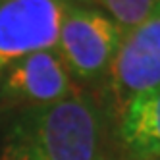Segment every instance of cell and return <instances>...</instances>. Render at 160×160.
I'll use <instances>...</instances> for the list:
<instances>
[{
    "instance_id": "obj_7",
    "label": "cell",
    "mask_w": 160,
    "mask_h": 160,
    "mask_svg": "<svg viewBox=\"0 0 160 160\" xmlns=\"http://www.w3.org/2000/svg\"><path fill=\"white\" fill-rule=\"evenodd\" d=\"M91 2L104 8L110 14L108 18L122 29V33H128L156 14L160 0H91Z\"/></svg>"
},
{
    "instance_id": "obj_8",
    "label": "cell",
    "mask_w": 160,
    "mask_h": 160,
    "mask_svg": "<svg viewBox=\"0 0 160 160\" xmlns=\"http://www.w3.org/2000/svg\"><path fill=\"white\" fill-rule=\"evenodd\" d=\"M156 12H158V14H160V2H158V8H156Z\"/></svg>"
},
{
    "instance_id": "obj_3",
    "label": "cell",
    "mask_w": 160,
    "mask_h": 160,
    "mask_svg": "<svg viewBox=\"0 0 160 160\" xmlns=\"http://www.w3.org/2000/svg\"><path fill=\"white\" fill-rule=\"evenodd\" d=\"M68 0H0V77L25 56L56 48Z\"/></svg>"
},
{
    "instance_id": "obj_4",
    "label": "cell",
    "mask_w": 160,
    "mask_h": 160,
    "mask_svg": "<svg viewBox=\"0 0 160 160\" xmlns=\"http://www.w3.org/2000/svg\"><path fill=\"white\" fill-rule=\"evenodd\" d=\"M110 87L114 106L120 112L139 95L160 87V14L122 35L110 64Z\"/></svg>"
},
{
    "instance_id": "obj_1",
    "label": "cell",
    "mask_w": 160,
    "mask_h": 160,
    "mask_svg": "<svg viewBox=\"0 0 160 160\" xmlns=\"http://www.w3.org/2000/svg\"><path fill=\"white\" fill-rule=\"evenodd\" d=\"M102 116L89 97L75 91L27 118L12 145V160H98Z\"/></svg>"
},
{
    "instance_id": "obj_5",
    "label": "cell",
    "mask_w": 160,
    "mask_h": 160,
    "mask_svg": "<svg viewBox=\"0 0 160 160\" xmlns=\"http://www.w3.org/2000/svg\"><path fill=\"white\" fill-rule=\"evenodd\" d=\"M73 93L70 72L56 48L33 52L16 62L2 83V95L8 100L35 106V110L56 104Z\"/></svg>"
},
{
    "instance_id": "obj_9",
    "label": "cell",
    "mask_w": 160,
    "mask_h": 160,
    "mask_svg": "<svg viewBox=\"0 0 160 160\" xmlns=\"http://www.w3.org/2000/svg\"><path fill=\"white\" fill-rule=\"evenodd\" d=\"M68 2H72V0H68Z\"/></svg>"
},
{
    "instance_id": "obj_2",
    "label": "cell",
    "mask_w": 160,
    "mask_h": 160,
    "mask_svg": "<svg viewBox=\"0 0 160 160\" xmlns=\"http://www.w3.org/2000/svg\"><path fill=\"white\" fill-rule=\"evenodd\" d=\"M122 35L106 14L73 2L64 14L56 52L70 75L93 81L110 70Z\"/></svg>"
},
{
    "instance_id": "obj_6",
    "label": "cell",
    "mask_w": 160,
    "mask_h": 160,
    "mask_svg": "<svg viewBox=\"0 0 160 160\" xmlns=\"http://www.w3.org/2000/svg\"><path fill=\"white\" fill-rule=\"evenodd\" d=\"M122 137L139 158L160 156V87L129 102L122 114Z\"/></svg>"
}]
</instances>
